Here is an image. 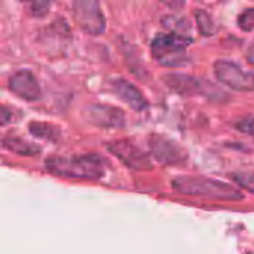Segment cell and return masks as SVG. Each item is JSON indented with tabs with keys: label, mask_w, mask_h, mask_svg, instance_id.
Returning <instances> with one entry per match:
<instances>
[{
	"label": "cell",
	"mask_w": 254,
	"mask_h": 254,
	"mask_svg": "<svg viewBox=\"0 0 254 254\" xmlns=\"http://www.w3.org/2000/svg\"><path fill=\"white\" fill-rule=\"evenodd\" d=\"M112 89L124 103L131 106L137 112L146 110L147 106H149V103L143 97V94L134 85H131L129 82H127L124 79H115L112 82Z\"/></svg>",
	"instance_id": "cell-11"
},
{
	"label": "cell",
	"mask_w": 254,
	"mask_h": 254,
	"mask_svg": "<svg viewBox=\"0 0 254 254\" xmlns=\"http://www.w3.org/2000/svg\"><path fill=\"white\" fill-rule=\"evenodd\" d=\"M150 150L155 159L165 165H177L185 162L188 158L186 152L179 144L162 135L150 137Z\"/></svg>",
	"instance_id": "cell-7"
},
{
	"label": "cell",
	"mask_w": 254,
	"mask_h": 254,
	"mask_svg": "<svg viewBox=\"0 0 254 254\" xmlns=\"http://www.w3.org/2000/svg\"><path fill=\"white\" fill-rule=\"evenodd\" d=\"M109 150L116 155L122 162H125L129 168L134 170H150L152 164L150 159L144 152H141L135 144L127 141V140H119L113 141L109 146Z\"/></svg>",
	"instance_id": "cell-8"
},
{
	"label": "cell",
	"mask_w": 254,
	"mask_h": 254,
	"mask_svg": "<svg viewBox=\"0 0 254 254\" xmlns=\"http://www.w3.org/2000/svg\"><path fill=\"white\" fill-rule=\"evenodd\" d=\"M238 25L244 31H253L254 30V7L244 10L238 18Z\"/></svg>",
	"instance_id": "cell-16"
},
{
	"label": "cell",
	"mask_w": 254,
	"mask_h": 254,
	"mask_svg": "<svg viewBox=\"0 0 254 254\" xmlns=\"http://www.w3.org/2000/svg\"><path fill=\"white\" fill-rule=\"evenodd\" d=\"M165 85L180 94H198V95H204L208 97L211 100H217V98H223V91L219 89L217 86L211 85L208 80H202L198 77H192V76H183V74H168L164 77Z\"/></svg>",
	"instance_id": "cell-5"
},
{
	"label": "cell",
	"mask_w": 254,
	"mask_h": 254,
	"mask_svg": "<svg viewBox=\"0 0 254 254\" xmlns=\"http://www.w3.org/2000/svg\"><path fill=\"white\" fill-rule=\"evenodd\" d=\"M86 119L103 128H118L124 125V112L113 107V106H106V104H91L86 112H85Z\"/></svg>",
	"instance_id": "cell-9"
},
{
	"label": "cell",
	"mask_w": 254,
	"mask_h": 254,
	"mask_svg": "<svg viewBox=\"0 0 254 254\" xmlns=\"http://www.w3.org/2000/svg\"><path fill=\"white\" fill-rule=\"evenodd\" d=\"M234 177L241 188L254 193V173H238V174H234Z\"/></svg>",
	"instance_id": "cell-17"
},
{
	"label": "cell",
	"mask_w": 254,
	"mask_h": 254,
	"mask_svg": "<svg viewBox=\"0 0 254 254\" xmlns=\"http://www.w3.org/2000/svg\"><path fill=\"white\" fill-rule=\"evenodd\" d=\"M46 170L55 176L98 180L104 174V164L97 155H76V156H52L45 162Z\"/></svg>",
	"instance_id": "cell-1"
},
{
	"label": "cell",
	"mask_w": 254,
	"mask_h": 254,
	"mask_svg": "<svg viewBox=\"0 0 254 254\" xmlns=\"http://www.w3.org/2000/svg\"><path fill=\"white\" fill-rule=\"evenodd\" d=\"M214 73L217 79L235 91H254V73L244 70L234 61L219 60L214 63Z\"/></svg>",
	"instance_id": "cell-4"
},
{
	"label": "cell",
	"mask_w": 254,
	"mask_h": 254,
	"mask_svg": "<svg viewBox=\"0 0 254 254\" xmlns=\"http://www.w3.org/2000/svg\"><path fill=\"white\" fill-rule=\"evenodd\" d=\"M49 129H54L51 125L48 124H31L30 125V132L36 137H40V138H48V140H55V137L52 135L54 132L57 131H49Z\"/></svg>",
	"instance_id": "cell-15"
},
{
	"label": "cell",
	"mask_w": 254,
	"mask_h": 254,
	"mask_svg": "<svg viewBox=\"0 0 254 254\" xmlns=\"http://www.w3.org/2000/svg\"><path fill=\"white\" fill-rule=\"evenodd\" d=\"M162 22L170 30L171 34H176V36H180V37H185V39H192V37H189L190 24L185 18L173 15V16H165L162 19Z\"/></svg>",
	"instance_id": "cell-12"
},
{
	"label": "cell",
	"mask_w": 254,
	"mask_h": 254,
	"mask_svg": "<svg viewBox=\"0 0 254 254\" xmlns=\"http://www.w3.org/2000/svg\"><path fill=\"white\" fill-rule=\"evenodd\" d=\"M3 146L6 149H9L10 152H15L18 155H25V156H31L34 153L39 152V147L30 144L28 141H24L21 138H16V137H7L3 140Z\"/></svg>",
	"instance_id": "cell-13"
},
{
	"label": "cell",
	"mask_w": 254,
	"mask_h": 254,
	"mask_svg": "<svg viewBox=\"0 0 254 254\" xmlns=\"http://www.w3.org/2000/svg\"><path fill=\"white\" fill-rule=\"evenodd\" d=\"M247 61L254 67V45L249 49V52H247Z\"/></svg>",
	"instance_id": "cell-20"
},
{
	"label": "cell",
	"mask_w": 254,
	"mask_h": 254,
	"mask_svg": "<svg viewBox=\"0 0 254 254\" xmlns=\"http://www.w3.org/2000/svg\"><path fill=\"white\" fill-rule=\"evenodd\" d=\"M73 15L77 25L92 36L101 34L106 30V19L100 4L94 0H76L73 3Z\"/></svg>",
	"instance_id": "cell-6"
},
{
	"label": "cell",
	"mask_w": 254,
	"mask_h": 254,
	"mask_svg": "<svg viewBox=\"0 0 254 254\" xmlns=\"http://www.w3.org/2000/svg\"><path fill=\"white\" fill-rule=\"evenodd\" d=\"M9 89L25 101H34L40 97V86L28 70H19L9 79Z\"/></svg>",
	"instance_id": "cell-10"
},
{
	"label": "cell",
	"mask_w": 254,
	"mask_h": 254,
	"mask_svg": "<svg viewBox=\"0 0 254 254\" xmlns=\"http://www.w3.org/2000/svg\"><path fill=\"white\" fill-rule=\"evenodd\" d=\"M192 39H185L171 33L159 34L152 42L153 58L165 67H179L188 63L186 48Z\"/></svg>",
	"instance_id": "cell-3"
},
{
	"label": "cell",
	"mask_w": 254,
	"mask_h": 254,
	"mask_svg": "<svg viewBox=\"0 0 254 254\" xmlns=\"http://www.w3.org/2000/svg\"><path fill=\"white\" fill-rule=\"evenodd\" d=\"M49 6H51V3H46V1H34V3H31V12L36 16H43L48 12Z\"/></svg>",
	"instance_id": "cell-19"
},
{
	"label": "cell",
	"mask_w": 254,
	"mask_h": 254,
	"mask_svg": "<svg viewBox=\"0 0 254 254\" xmlns=\"http://www.w3.org/2000/svg\"><path fill=\"white\" fill-rule=\"evenodd\" d=\"M196 22L199 27V31L204 36H211L216 31L214 27V21L211 19V16L207 13V10H196Z\"/></svg>",
	"instance_id": "cell-14"
},
{
	"label": "cell",
	"mask_w": 254,
	"mask_h": 254,
	"mask_svg": "<svg viewBox=\"0 0 254 254\" xmlns=\"http://www.w3.org/2000/svg\"><path fill=\"white\" fill-rule=\"evenodd\" d=\"M173 188L183 195L205 196L219 201H237L243 198L241 192L234 186L207 177H177L173 180Z\"/></svg>",
	"instance_id": "cell-2"
},
{
	"label": "cell",
	"mask_w": 254,
	"mask_h": 254,
	"mask_svg": "<svg viewBox=\"0 0 254 254\" xmlns=\"http://www.w3.org/2000/svg\"><path fill=\"white\" fill-rule=\"evenodd\" d=\"M237 128L254 137V118H243L241 121L237 122Z\"/></svg>",
	"instance_id": "cell-18"
}]
</instances>
